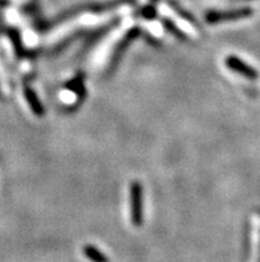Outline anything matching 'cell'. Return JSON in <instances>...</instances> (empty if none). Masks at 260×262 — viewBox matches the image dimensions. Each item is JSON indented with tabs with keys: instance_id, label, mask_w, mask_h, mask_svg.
<instances>
[{
	"instance_id": "cell-1",
	"label": "cell",
	"mask_w": 260,
	"mask_h": 262,
	"mask_svg": "<svg viewBox=\"0 0 260 262\" xmlns=\"http://www.w3.org/2000/svg\"><path fill=\"white\" fill-rule=\"evenodd\" d=\"M254 13L252 8L250 7H242L237 10L231 11H207L204 15V19L208 24H217L222 21H232V20H241L244 17L251 16Z\"/></svg>"
},
{
	"instance_id": "cell-2",
	"label": "cell",
	"mask_w": 260,
	"mask_h": 262,
	"mask_svg": "<svg viewBox=\"0 0 260 262\" xmlns=\"http://www.w3.org/2000/svg\"><path fill=\"white\" fill-rule=\"evenodd\" d=\"M144 192L138 181L130 185V205H132V223L134 226H141L144 223Z\"/></svg>"
},
{
	"instance_id": "cell-3",
	"label": "cell",
	"mask_w": 260,
	"mask_h": 262,
	"mask_svg": "<svg viewBox=\"0 0 260 262\" xmlns=\"http://www.w3.org/2000/svg\"><path fill=\"white\" fill-rule=\"evenodd\" d=\"M226 66L230 68L231 71L239 73L242 76L247 77L250 80H256L259 77V72L256 70H254L252 67H250L248 64H246L243 60H241L237 56H228L226 59Z\"/></svg>"
},
{
	"instance_id": "cell-4",
	"label": "cell",
	"mask_w": 260,
	"mask_h": 262,
	"mask_svg": "<svg viewBox=\"0 0 260 262\" xmlns=\"http://www.w3.org/2000/svg\"><path fill=\"white\" fill-rule=\"evenodd\" d=\"M24 96H26L27 101H28V104H30L32 112L39 117L43 116L44 108H43V105H41V103L39 101V99H37L36 95H35V92H33L31 88L26 86V88H24Z\"/></svg>"
},
{
	"instance_id": "cell-5",
	"label": "cell",
	"mask_w": 260,
	"mask_h": 262,
	"mask_svg": "<svg viewBox=\"0 0 260 262\" xmlns=\"http://www.w3.org/2000/svg\"><path fill=\"white\" fill-rule=\"evenodd\" d=\"M84 254L92 262H109V259L97 248L92 245L84 246Z\"/></svg>"
},
{
	"instance_id": "cell-6",
	"label": "cell",
	"mask_w": 260,
	"mask_h": 262,
	"mask_svg": "<svg viewBox=\"0 0 260 262\" xmlns=\"http://www.w3.org/2000/svg\"><path fill=\"white\" fill-rule=\"evenodd\" d=\"M162 23H163V26H165L166 28H168L169 32L174 33V35L178 37V39H183V40L187 39V37H186V35H184V33H182V31L178 30V27L175 26L174 23H173L172 20H169L168 17H165V19L162 20Z\"/></svg>"
},
{
	"instance_id": "cell-7",
	"label": "cell",
	"mask_w": 260,
	"mask_h": 262,
	"mask_svg": "<svg viewBox=\"0 0 260 262\" xmlns=\"http://www.w3.org/2000/svg\"><path fill=\"white\" fill-rule=\"evenodd\" d=\"M169 6L173 7V10H174L175 12H177L178 15H179V16L183 17V19L186 20V21H188V23H191V24H195V20L193 19V17H191L190 15H188V13L186 12V11L182 10L181 7L178 6L177 2H174V0H169Z\"/></svg>"
},
{
	"instance_id": "cell-8",
	"label": "cell",
	"mask_w": 260,
	"mask_h": 262,
	"mask_svg": "<svg viewBox=\"0 0 260 262\" xmlns=\"http://www.w3.org/2000/svg\"><path fill=\"white\" fill-rule=\"evenodd\" d=\"M138 15H141L144 19H154L157 16V10H155L154 6H145L144 8H141L138 12Z\"/></svg>"
},
{
	"instance_id": "cell-9",
	"label": "cell",
	"mask_w": 260,
	"mask_h": 262,
	"mask_svg": "<svg viewBox=\"0 0 260 262\" xmlns=\"http://www.w3.org/2000/svg\"><path fill=\"white\" fill-rule=\"evenodd\" d=\"M231 2H248V0H231Z\"/></svg>"
},
{
	"instance_id": "cell-10",
	"label": "cell",
	"mask_w": 260,
	"mask_h": 262,
	"mask_svg": "<svg viewBox=\"0 0 260 262\" xmlns=\"http://www.w3.org/2000/svg\"><path fill=\"white\" fill-rule=\"evenodd\" d=\"M150 2H152V3H155V2H158V0H150Z\"/></svg>"
}]
</instances>
